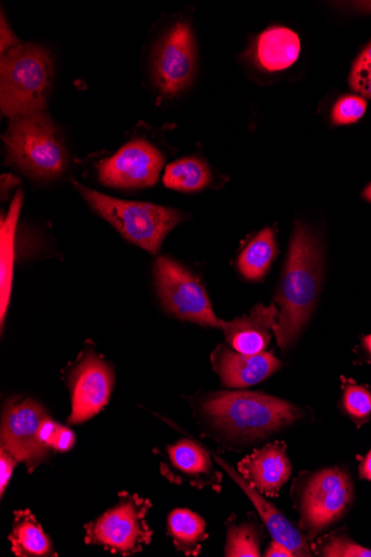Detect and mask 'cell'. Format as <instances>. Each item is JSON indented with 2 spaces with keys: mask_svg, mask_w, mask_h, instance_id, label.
<instances>
[{
  "mask_svg": "<svg viewBox=\"0 0 371 557\" xmlns=\"http://www.w3.org/2000/svg\"><path fill=\"white\" fill-rule=\"evenodd\" d=\"M164 165L161 151L146 140L136 139L118 153L97 165L102 184L124 189L149 187L156 184Z\"/></svg>",
  "mask_w": 371,
  "mask_h": 557,
  "instance_id": "obj_11",
  "label": "cell"
},
{
  "mask_svg": "<svg viewBox=\"0 0 371 557\" xmlns=\"http://www.w3.org/2000/svg\"><path fill=\"white\" fill-rule=\"evenodd\" d=\"M214 369L220 374L225 386L244 388L258 384L275 372L282 363L273 352H260L255 356H246L234 351L224 345L219 346L211 356Z\"/></svg>",
  "mask_w": 371,
  "mask_h": 557,
  "instance_id": "obj_13",
  "label": "cell"
},
{
  "mask_svg": "<svg viewBox=\"0 0 371 557\" xmlns=\"http://www.w3.org/2000/svg\"><path fill=\"white\" fill-rule=\"evenodd\" d=\"M154 281L165 310L173 317L201 326L222 327L198 278L177 262L159 258Z\"/></svg>",
  "mask_w": 371,
  "mask_h": 557,
  "instance_id": "obj_7",
  "label": "cell"
},
{
  "mask_svg": "<svg viewBox=\"0 0 371 557\" xmlns=\"http://www.w3.org/2000/svg\"><path fill=\"white\" fill-rule=\"evenodd\" d=\"M196 48L191 28L186 23L174 25L159 41L153 54L156 84L166 96H175L193 81Z\"/></svg>",
  "mask_w": 371,
  "mask_h": 557,
  "instance_id": "obj_10",
  "label": "cell"
},
{
  "mask_svg": "<svg viewBox=\"0 0 371 557\" xmlns=\"http://www.w3.org/2000/svg\"><path fill=\"white\" fill-rule=\"evenodd\" d=\"M362 346L371 359V334L362 339Z\"/></svg>",
  "mask_w": 371,
  "mask_h": 557,
  "instance_id": "obj_36",
  "label": "cell"
},
{
  "mask_svg": "<svg viewBox=\"0 0 371 557\" xmlns=\"http://www.w3.org/2000/svg\"><path fill=\"white\" fill-rule=\"evenodd\" d=\"M61 424L55 422L54 420H51L49 417H47L39 428V440L40 442L47 446L48 448H51L52 442H54V438L58 434V431L60 429Z\"/></svg>",
  "mask_w": 371,
  "mask_h": 557,
  "instance_id": "obj_31",
  "label": "cell"
},
{
  "mask_svg": "<svg viewBox=\"0 0 371 557\" xmlns=\"http://www.w3.org/2000/svg\"><path fill=\"white\" fill-rule=\"evenodd\" d=\"M168 525L177 549L187 555L199 552V544L207 537L202 518L187 509H178L170 515Z\"/></svg>",
  "mask_w": 371,
  "mask_h": 557,
  "instance_id": "obj_22",
  "label": "cell"
},
{
  "mask_svg": "<svg viewBox=\"0 0 371 557\" xmlns=\"http://www.w3.org/2000/svg\"><path fill=\"white\" fill-rule=\"evenodd\" d=\"M299 36L286 27H273L257 38L256 59L269 72L284 71L296 63L300 54Z\"/></svg>",
  "mask_w": 371,
  "mask_h": 557,
  "instance_id": "obj_18",
  "label": "cell"
},
{
  "mask_svg": "<svg viewBox=\"0 0 371 557\" xmlns=\"http://www.w3.org/2000/svg\"><path fill=\"white\" fill-rule=\"evenodd\" d=\"M354 499L350 476L342 469H326L313 474L300 496V523L307 536L313 539L339 521Z\"/></svg>",
  "mask_w": 371,
  "mask_h": 557,
  "instance_id": "obj_8",
  "label": "cell"
},
{
  "mask_svg": "<svg viewBox=\"0 0 371 557\" xmlns=\"http://www.w3.org/2000/svg\"><path fill=\"white\" fill-rule=\"evenodd\" d=\"M343 407L348 417L362 424L371 416V392L354 382L344 383Z\"/></svg>",
  "mask_w": 371,
  "mask_h": 557,
  "instance_id": "obj_25",
  "label": "cell"
},
{
  "mask_svg": "<svg viewBox=\"0 0 371 557\" xmlns=\"http://www.w3.org/2000/svg\"><path fill=\"white\" fill-rule=\"evenodd\" d=\"M91 209L111 223L125 238L157 255L166 235L184 216L176 210L129 201L100 194L74 183Z\"/></svg>",
  "mask_w": 371,
  "mask_h": 557,
  "instance_id": "obj_4",
  "label": "cell"
},
{
  "mask_svg": "<svg viewBox=\"0 0 371 557\" xmlns=\"http://www.w3.org/2000/svg\"><path fill=\"white\" fill-rule=\"evenodd\" d=\"M367 200L371 202V197H369Z\"/></svg>",
  "mask_w": 371,
  "mask_h": 557,
  "instance_id": "obj_38",
  "label": "cell"
},
{
  "mask_svg": "<svg viewBox=\"0 0 371 557\" xmlns=\"http://www.w3.org/2000/svg\"><path fill=\"white\" fill-rule=\"evenodd\" d=\"M172 467L181 474L193 481L194 484H209L215 471L213 462L197 443L182 440L168 448Z\"/></svg>",
  "mask_w": 371,
  "mask_h": 557,
  "instance_id": "obj_19",
  "label": "cell"
},
{
  "mask_svg": "<svg viewBox=\"0 0 371 557\" xmlns=\"http://www.w3.org/2000/svg\"><path fill=\"white\" fill-rule=\"evenodd\" d=\"M24 196L18 190L12 201L8 215L0 223V325H4L9 311L15 264V243L17 223Z\"/></svg>",
  "mask_w": 371,
  "mask_h": 557,
  "instance_id": "obj_17",
  "label": "cell"
},
{
  "mask_svg": "<svg viewBox=\"0 0 371 557\" xmlns=\"http://www.w3.org/2000/svg\"><path fill=\"white\" fill-rule=\"evenodd\" d=\"M321 556L327 557H370L371 549L362 547L347 536H331L321 544Z\"/></svg>",
  "mask_w": 371,
  "mask_h": 557,
  "instance_id": "obj_28",
  "label": "cell"
},
{
  "mask_svg": "<svg viewBox=\"0 0 371 557\" xmlns=\"http://www.w3.org/2000/svg\"><path fill=\"white\" fill-rule=\"evenodd\" d=\"M47 417L41 405L32 398L9 401L3 412L2 447L29 472L48 458L50 448L39 440V428Z\"/></svg>",
  "mask_w": 371,
  "mask_h": 557,
  "instance_id": "obj_9",
  "label": "cell"
},
{
  "mask_svg": "<svg viewBox=\"0 0 371 557\" xmlns=\"http://www.w3.org/2000/svg\"><path fill=\"white\" fill-rule=\"evenodd\" d=\"M225 554L230 557L260 556L257 531L249 524L232 525L228 528Z\"/></svg>",
  "mask_w": 371,
  "mask_h": 557,
  "instance_id": "obj_24",
  "label": "cell"
},
{
  "mask_svg": "<svg viewBox=\"0 0 371 557\" xmlns=\"http://www.w3.org/2000/svg\"><path fill=\"white\" fill-rule=\"evenodd\" d=\"M367 111L364 98L348 95L342 97L333 111V122L336 125H348L358 122Z\"/></svg>",
  "mask_w": 371,
  "mask_h": 557,
  "instance_id": "obj_27",
  "label": "cell"
},
{
  "mask_svg": "<svg viewBox=\"0 0 371 557\" xmlns=\"http://www.w3.org/2000/svg\"><path fill=\"white\" fill-rule=\"evenodd\" d=\"M362 197L367 200L369 197H371V184L363 190Z\"/></svg>",
  "mask_w": 371,
  "mask_h": 557,
  "instance_id": "obj_37",
  "label": "cell"
},
{
  "mask_svg": "<svg viewBox=\"0 0 371 557\" xmlns=\"http://www.w3.org/2000/svg\"><path fill=\"white\" fill-rule=\"evenodd\" d=\"M279 317L276 307L257 306L247 317L232 322L223 321L222 329L227 343L234 350L246 356H255L267 350L271 342V332L274 331Z\"/></svg>",
  "mask_w": 371,
  "mask_h": 557,
  "instance_id": "obj_15",
  "label": "cell"
},
{
  "mask_svg": "<svg viewBox=\"0 0 371 557\" xmlns=\"http://www.w3.org/2000/svg\"><path fill=\"white\" fill-rule=\"evenodd\" d=\"M275 257V233L272 228H264L242 251L237 265L247 280L260 281L269 273Z\"/></svg>",
  "mask_w": 371,
  "mask_h": 557,
  "instance_id": "obj_21",
  "label": "cell"
},
{
  "mask_svg": "<svg viewBox=\"0 0 371 557\" xmlns=\"http://www.w3.org/2000/svg\"><path fill=\"white\" fill-rule=\"evenodd\" d=\"M349 5L359 13L371 14V2H354Z\"/></svg>",
  "mask_w": 371,
  "mask_h": 557,
  "instance_id": "obj_35",
  "label": "cell"
},
{
  "mask_svg": "<svg viewBox=\"0 0 371 557\" xmlns=\"http://www.w3.org/2000/svg\"><path fill=\"white\" fill-rule=\"evenodd\" d=\"M264 556L268 557H290L295 556L294 553L284 544L273 541L270 547L268 548Z\"/></svg>",
  "mask_w": 371,
  "mask_h": 557,
  "instance_id": "obj_33",
  "label": "cell"
},
{
  "mask_svg": "<svg viewBox=\"0 0 371 557\" xmlns=\"http://www.w3.org/2000/svg\"><path fill=\"white\" fill-rule=\"evenodd\" d=\"M0 49L2 54L7 53L8 50L21 44L16 35L10 28L4 15H2V23H0Z\"/></svg>",
  "mask_w": 371,
  "mask_h": 557,
  "instance_id": "obj_32",
  "label": "cell"
},
{
  "mask_svg": "<svg viewBox=\"0 0 371 557\" xmlns=\"http://www.w3.org/2000/svg\"><path fill=\"white\" fill-rule=\"evenodd\" d=\"M201 408L215 426L247 440L268 436L301 417L299 410L286 400L252 392L211 394Z\"/></svg>",
  "mask_w": 371,
  "mask_h": 557,
  "instance_id": "obj_2",
  "label": "cell"
},
{
  "mask_svg": "<svg viewBox=\"0 0 371 557\" xmlns=\"http://www.w3.org/2000/svg\"><path fill=\"white\" fill-rule=\"evenodd\" d=\"M150 506L137 494H122L114 508L86 525L85 542L125 556L140 552L152 536L146 522Z\"/></svg>",
  "mask_w": 371,
  "mask_h": 557,
  "instance_id": "obj_6",
  "label": "cell"
},
{
  "mask_svg": "<svg viewBox=\"0 0 371 557\" xmlns=\"http://www.w3.org/2000/svg\"><path fill=\"white\" fill-rule=\"evenodd\" d=\"M349 84L353 90L371 98V42L362 50L353 65Z\"/></svg>",
  "mask_w": 371,
  "mask_h": 557,
  "instance_id": "obj_26",
  "label": "cell"
},
{
  "mask_svg": "<svg viewBox=\"0 0 371 557\" xmlns=\"http://www.w3.org/2000/svg\"><path fill=\"white\" fill-rule=\"evenodd\" d=\"M244 480L260 493L274 496L292 475V465L284 443H272L255 450L238 465Z\"/></svg>",
  "mask_w": 371,
  "mask_h": 557,
  "instance_id": "obj_14",
  "label": "cell"
},
{
  "mask_svg": "<svg viewBox=\"0 0 371 557\" xmlns=\"http://www.w3.org/2000/svg\"><path fill=\"white\" fill-rule=\"evenodd\" d=\"M10 541L14 554L20 557H45L57 554L49 537L28 510L15 513Z\"/></svg>",
  "mask_w": 371,
  "mask_h": 557,
  "instance_id": "obj_20",
  "label": "cell"
},
{
  "mask_svg": "<svg viewBox=\"0 0 371 557\" xmlns=\"http://www.w3.org/2000/svg\"><path fill=\"white\" fill-rule=\"evenodd\" d=\"M75 442L76 436L74 432L69 428L61 425L54 438V442H52L51 448L58 451L65 453L73 448Z\"/></svg>",
  "mask_w": 371,
  "mask_h": 557,
  "instance_id": "obj_30",
  "label": "cell"
},
{
  "mask_svg": "<svg viewBox=\"0 0 371 557\" xmlns=\"http://www.w3.org/2000/svg\"><path fill=\"white\" fill-rule=\"evenodd\" d=\"M210 181L209 168L198 159H183L169 165L164 176L166 187L185 193L201 190Z\"/></svg>",
  "mask_w": 371,
  "mask_h": 557,
  "instance_id": "obj_23",
  "label": "cell"
},
{
  "mask_svg": "<svg viewBox=\"0 0 371 557\" xmlns=\"http://www.w3.org/2000/svg\"><path fill=\"white\" fill-rule=\"evenodd\" d=\"M360 479L371 481V450L362 459L359 467Z\"/></svg>",
  "mask_w": 371,
  "mask_h": 557,
  "instance_id": "obj_34",
  "label": "cell"
},
{
  "mask_svg": "<svg viewBox=\"0 0 371 557\" xmlns=\"http://www.w3.org/2000/svg\"><path fill=\"white\" fill-rule=\"evenodd\" d=\"M4 140L9 162L35 178H57L67 168V151L57 127L42 112L15 119Z\"/></svg>",
  "mask_w": 371,
  "mask_h": 557,
  "instance_id": "obj_5",
  "label": "cell"
},
{
  "mask_svg": "<svg viewBox=\"0 0 371 557\" xmlns=\"http://www.w3.org/2000/svg\"><path fill=\"white\" fill-rule=\"evenodd\" d=\"M17 462L18 461L12 454L3 447L0 448V494H2V496L5 493Z\"/></svg>",
  "mask_w": 371,
  "mask_h": 557,
  "instance_id": "obj_29",
  "label": "cell"
},
{
  "mask_svg": "<svg viewBox=\"0 0 371 557\" xmlns=\"http://www.w3.org/2000/svg\"><path fill=\"white\" fill-rule=\"evenodd\" d=\"M52 74L50 54L40 46L21 42L2 54L0 104L3 114L15 120L42 112Z\"/></svg>",
  "mask_w": 371,
  "mask_h": 557,
  "instance_id": "obj_3",
  "label": "cell"
},
{
  "mask_svg": "<svg viewBox=\"0 0 371 557\" xmlns=\"http://www.w3.org/2000/svg\"><path fill=\"white\" fill-rule=\"evenodd\" d=\"M112 368L91 350L71 374L72 413L69 423L82 424L97 416L108 405L113 387Z\"/></svg>",
  "mask_w": 371,
  "mask_h": 557,
  "instance_id": "obj_12",
  "label": "cell"
},
{
  "mask_svg": "<svg viewBox=\"0 0 371 557\" xmlns=\"http://www.w3.org/2000/svg\"><path fill=\"white\" fill-rule=\"evenodd\" d=\"M215 459L250 498L259 517L269 529L273 539L286 545L295 556H310L311 550L307 539L275 508V506L264 498L260 492L251 487L240 475L230 468V466L218 457H215Z\"/></svg>",
  "mask_w": 371,
  "mask_h": 557,
  "instance_id": "obj_16",
  "label": "cell"
},
{
  "mask_svg": "<svg viewBox=\"0 0 371 557\" xmlns=\"http://www.w3.org/2000/svg\"><path fill=\"white\" fill-rule=\"evenodd\" d=\"M323 282V250L304 224L295 226L287 263L276 301L282 312L274 329L279 345L286 350L306 326Z\"/></svg>",
  "mask_w": 371,
  "mask_h": 557,
  "instance_id": "obj_1",
  "label": "cell"
}]
</instances>
